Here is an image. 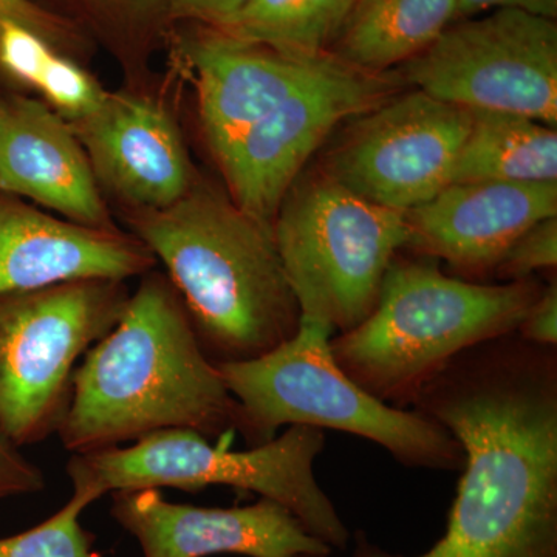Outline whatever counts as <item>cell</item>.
<instances>
[{
	"instance_id": "1",
	"label": "cell",
	"mask_w": 557,
	"mask_h": 557,
	"mask_svg": "<svg viewBox=\"0 0 557 557\" xmlns=\"http://www.w3.org/2000/svg\"><path fill=\"white\" fill-rule=\"evenodd\" d=\"M412 409L465 454L445 534L412 557H557V347L518 333L469 348ZM348 557L395 555L358 531Z\"/></svg>"
},
{
	"instance_id": "2",
	"label": "cell",
	"mask_w": 557,
	"mask_h": 557,
	"mask_svg": "<svg viewBox=\"0 0 557 557\" xmlns=\"http://www.w3.org/2000/svg\"><path fill=\"white\" fill-rule=\"evenodd\" d=\"M168 429L214 442L242 435L244 421L177 289L149 271L115 327L76 368L58 435L69 453L86 454Z\"/></svg>"
},
{
	"instance_id": "3",
	"label": "cell",
	"mask_w": 557,
	"mask_h": 557,
	"mask_svg": "<svg viewBox=\"0 0 557 557\" xmlns=\"http://www.w3.org/2000/svg\"><path fill=\"white\" fill-rule=\"evenodd\" d=\"M135 237L160 259L215 364L251 361L298 332L269 223L196 180L171 207L135 211Z\"/></svg>"
},
{
	"instance_id": "4",
	"label": "cell",
	"mask_w": 557,
	"mask_h": 557,
	"mask_svg": "<svg viewBox=\"0 0 557 557\" xmlns=\"http://www.w3.org/2000/svg\"><path fill=\"white\" fill-rule=\"evenodd\" d=\"M530 277L502 285L448 276L395 256L379 300L357 327L332 336L341 369L394 408H412L429 381L469 348L518 332L542 292Z\"/></svg>"
},
{
	"instance_id": "5",
	"label": "cell",
	"mask_w": 557,
	"mask_h": 557,
	"mask_svg": "<svg viewBox=\"0 0 557 557\" xmlns=\"http://www.w3.org/2000/svg\"><path fill=\"white\" fill-rule=\"evenodd\" d=\"M332 325L300 314L284 344L244 362L218 366L242 408L240 437L259 446L284 426L335 429L375 443L394 460L428 471H461L465 454L453 434L426 413L380 401L339 368L330 350Z\"/></svg>"
},
{
	"instance_id": "6",
	"label": "cell",
	"mask_w": 557,
	"mask_h": 557,
	"mask_svg": "<svg viewBox=\"0 0 557 557\" xmlns=\"http://www.w3.org/2000/svg\"><path fill=\"white\" fill-rule=\"evenodd\" d=\"M324 448V432L310 426H288L284 434L245 450H231L189 429H168L131 446L72 454L65 471L73 490L89 491L98 500L149 487L197 493L228 486L258 494L288 509L327 547L344 552L350 530L314 474Z\"/></svg>"
},
{
	"instance_id": "7",
	"label": "cell",
	"mask_w": 557,
	"mask_h": 557,
	"mask_svg": "<svg viewBox=\"0 0 557 557\" xmlns=\"http://www.w3.org/2000/svg\"><path fill=\"white\" fill-rule=\"evenodd\" d=\"M271 231L300 314L341 333L369 317L410 242L405 212L361 199L322 171L296 178Z\"/></svg>"
},
{
	"instance_id": "8",
	"label": "cell",
	"mask_w": 557,
	"mask_h": 557,
	"mask_svg": "<svg viewBox=\"0 0 557 557\" xmlns=\"http://www.w3.org/2000/svg\"><path fill=\"white\" fill-rule=\"evenodd\" d=\"M129 296L104 278L0 295V428L21 448L58 434L79 358L115 327Z\"/></svg>"
},
{
	"instance_id": "9",
	"label": "cell",
	"mask_w": 557,
	"mask_h": 557,
	"mask_svg": "<svg viewBox=\"0 0 557 557\" xmlns=\"http://www.w3.org/2000/svg\"><path fill=\"white\" fill-rule=\"evenodd\" d=\"M397 73L440 101L557 126V24L519 10L453 22Z\"/></svg>"
},
{
	"instance_id": "10",
	"label": "cell",
	"mask_w": 557,
	"mask_h": 557,
	"mask_svg": "<svg viewBox=\"0 0 557 557\" xmlns=\"http://www.w3.org/2000/svg\"><path fill=\"white\" fill-rule=\"evenodd\" d=\"M351 123L321 171L361 199L405 212L450 185L472 110L416 89Z\"/></svg>"
},
{
	"instance_id": "11",
	"label": "cell",
	"mask_w": 557,
	"mask_h": 557,
	"mask_svg": "<svg viewBox=\"0 0 557 557\" xmlns=\"http://www.w3.org/2000/svg\"><path fill=\"white\" fill-rule=\"evenodd\" d=\"M403 83L397 72H364L338 58L215 159L231 200L271 225L307 161L341 123L391 100Z\"/></svg>"
},
{
	"instance_id": "12",
	"label": "cell",
	"mask_w": 557,
	"mask_h": 557,
	"mask_svg": "<svg viewBox=\"0 0 557 557\" xmlns=\"http://www.w3.org/2000/svg\"><path fill=\"white\" fill-rule=\"evenodd\" d=\"M110 515L145 557H302L332 555L288 509L260 497L245 507L174 504L160 490L113 493Z\"/></svg>"
},
{
	"instance_id": "13",
	"label": "cell",
	"mask_w": 557,
	"mask_h": 557,
	"mask_svg": "<svg viewBox=\"0 0 557 557\" xmlns=\"http://www.w3.org/2000/svg\"><path fill=\"white\" fill-rule=\"evenodd\" d=\"M405 215L408 248L465 276H486L525 231L557 218V182L450 183Z\"/></svg>"
},
{
	"instance_id": "14",
	"label": "cell",
	"mask_w": 557,
	"mask_h": 557,
	"mask_svg": "<svg viewBox=\"0 0 557 557\" xmlns=\"http://www.w3.org/2000/svg\"><path fill=\"white\" fill-rule=\"evenodd\" d=\"M70 126L98 185L137 211L171 207L197 180L177 123L149 98L108 94Z\"/></svg>"
},
{
	"instance_id": "15",
	"label": "cell",
	"mask_w": 557,
	"mask_h": 557,
	"mask_svg": "<svg viewBox=\"0 0 557 557\" xmlns=\"http://www.w3.org/2000/svg\"><path fill=\"white\" fill-rule=\"evenodd\" d=\"M201 129L214 159L277 106L327 72L332 51L289 53L209 32L185 44Z\"/></svg>"
},
{
	"instance_id": "16",
	"label": "cell",
	"mask_w": 557,
	"mask_h": 557,
	"mask_svg": "<svg viewBox=\"0 0 557 557\" xmlns=\"http://www.w3.org/2000/svg\"><path fill=\"white\" fill-rule=\"evenodd\" d=\"M153 265L135 236L54 218L0 193V295L83 278L124 282Z\"/></svg>"
},
{
	"instance_id": "17",
	"label": "cell",
	"mask_w": 557,
	"mask_h": 557,
	"mask_svg": "<svg viewBox=\"0 0 557 557\" xmlns=\"http://www.w3.org/2000/svg\"><path fill=\"white\" fill-rule=\"evenodd\" d=\"M0 193L78 225L115 230L75 131L46 102L0 100Z\"/></svg>"
},
{
	"instance_id": "18",
	"label": "cell",
	"mask_w": 557,
	"mask_h": 557,
	"mask_svg": "<svg viewBox=\"0 0 557 557\" xmlns=\"http://www.w3.org/2000/svg\"><path fill=\"white\" fill-rule=\"evenodd\" d=\"M456 10L457 0H357L330 51L351 67L392 72L431 47Z\"/></svg>"
},
{
	"instance_id": "19",
	"label": "cell",
	"mask_w": 557,
	"mask_h": 557,
	"mask_svg": "<svg viewBox=\"0 0 557 557\" xmlns=\"http://www.w3.org/2000/svg\"><path fill=\"white\" fill-rule=\"evenodd\" d=\"M557 182L556 127L511 113L472 112L450 183Z\"/></svg>"
},
{
	"instance_id": "20",
	"label": "cell",
	"mask_w": 557,
	"mask_h": 557,
	"mask_svg": "<svg viewBox=\"0 0 557 557\" xmlns=\"http://www.w3.org/2000/svg\"><path fill=\"white\" fill-rule=\"evenodd\" d=\"M355 2L357 0H251L228 27L219 32L289 53H325Z\"/></svg>"
},
{
	"instance_id": "21",
	"label": "cell",
	"mask_w": 557,
	"mask_h": 557,
	"mask_svg": "<svg viewBox=\"0 0 557 557\" xmlns=\"http://www.w3.org/2000/svg\"><path fill=\"white\" fill-rule=\"evenodd\" d=\"M98 500L89 491L73 490L67 504L49 519L9 537H0V557H102L81 516Z\"/></svg>"
},
{
	"instance_id": "22",
	"label": "cell",
	"mask_w": 557,
	"mask_h": 557,
	"mask_svg": "<svg viewBox=\"0 0 557 557\" xmlns=\"http://www.w3.org/2000/svg\"><path fill=\"white\" fill-rule=\"evenodd\" d=\"M36 90L69 123L89 115L108 95L86 70L58 53L51 57Z\"/></svg>"
},
{
	"instance_id": "23",
	"label": "cell",
	"mask_w": 557,
	"mask_h": 557,
	"mask_svg": "<svg viewBox=\"0 0 557 557\" xmlns=\"http://www.w3.org/2000/svg\"><path fill=\"white\" fill-rule=\"evenodd\" d=\"M54 53L49 40L27 25L0 20V69L17 83L36 89Z\"/></svg>"
},
{
	"instance_id": "24",
	"label": "cell",
	"mask_w": 557,
	"mask_h": 557,
	"mask_svg": "<svg viewBox=\"0 0 557 557\" xmlns=\"http://www.w3.org/2000/svg\"><path fill=\"white\" fill-rule=\"evenodd\" d=\"M556 267L557 218H549L525 231L509 247L494 273L508 282L525 281L541 271H556Z\"/></svg>"
},
{
	"instance_id": "25",
	"label": "cell",
	"mask_w": 557,
	"mask_h": 557,
	"mask_svg": "<svg viewBox=\"0 0 557 557\" xmlns=\"http://www.w3.org/2000/svg\"><path fill=\"white\" fill-rule=\"evenodd\" d=\"M46 485L42 469L0 428V502L38 494Z\"/></svg>"
},
{
	"instance_id": "26",
	"label": "cell",
	"mask_w": 557,
	"mask_h": 557,
	"mask_svg": "<svg viewBox=\"0 0 557 557\" xmlns=\"http://www.w3.org/2000/svg\"><path fill=\"white\" fill-rule=\"evenodd\" d=\"M518 336L536 346L557 347V282H549L528 310Z\"/></svg>"
},
{
	"instance_id": "27",
	"label": "cell",
	"mask_w": 557,
	"mask_h": 557,
	"mask_svg": "<svg viewBox=\"0 0 557 557\" xmlns=\"http://www.w3.org/2000/svg\"><path fill=\"white\" fill-rule=\"evenodd\" d=\"M249 2L251 0H168V16L203 22L219 32L228 27Z\"/></svg>"
},
{
	"instance_id": "28",
	"label": "cell",
	"mask_w": 557,
	"mask_h": 557,
	"mask_svg": "<svg viewBox=\"0 0 557 557\" xmlns=\"http://www.w3.org/2000/svg\"><path fill=\"white\" fill-rule=\"evenodd\" d=\"M0 20H11L27 25L51 46L67 38V28L58 17L39 9L30 0H0Z\"/></svg>"
},
{
	"instance_id": "29",
	"label": "cell",
	"mask_w": 557,
	"mask_h": 557,
	"mask_svg": "<svg viewBox=\"0 0 557 557\" xmlns=\"http://www.w3.org/2000/svg\"><path fill=\"white\" fill-rule=\"evenodd\" d=\"M494 10H519L556 21L557 0H457L456 21Z\"/></svg>"
},
{
	"instance_id": "30",
	"label": "cell",
	"mask_w": 557,
	"mask_h": 557,
	"mask_svg": "<svg viewBox=\"0 0 557 557\" xmlns=\"http://www.w3.org/2000/svg\"><path fill=\"white\" fill-rule=\"evenodd\" d=\"M90 2L115 16L132 21L152 20L161 13L168 14V0H90Z\"/></svg>"
},
{
	"instance_id": "31",
	"label": "cell",
	"mask_w": 557,
	"mask_h": 557,
	"mask_svg": "<svg viewBox=\"0 0 557 557\" xmlns=\"http://www.w3.org/2000/svg\"><path fill=\"white\" fill-rule=\"evenodd\" d=\"M332 555H314V556H302V557H330Z\"/></svg>"
},
{
	"instance_id": "32",
	"label": "cell",
	"mask_w": 557,
	"mask_h": 557,
	"mask_svg": "<svg viewBox=\"0 0 557 557\" xmlns=\"http://www.w3.org/2000/svg\"><path fill=\"white\" fill-rule=\"evenodd\" d=\"M0 100H2V97H0Z\"/></svg>"
}]
</instances>
